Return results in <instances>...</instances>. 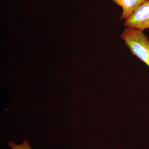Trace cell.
Instances as JSON below:
<instances>
[{
  "label": "cell",
  "instance_id": "cell-4",
  "mask_svg": "<svg viewBox=\"0 0 149 149\" xmlns=\"http://www.w3.org/2000/svg\"><path fill=\"white\" fill-rule=\"evenodd\" d=\"M7 144L13 149H32L29 146V141L27 139L24 140L23 143L20 145H17L13 141L8 142Z\"/></svg>",
  "mask_w": 149,
  "mask_h": 149
},
{
  "label": "cell",
  "instance_id": "cell-3",
  "mask_svg": "<svg viewBox=\"0 0 149 149\" xmlns=\"http://www.w3.org/2000/svg\"><path fill=\"white\" fill-rule=\"evenodd\" d=\"M117 6L122 7L121 20L125 19L135 11L136 9L146 0H112Z\"/></svg>",
  "mask_w": 149,
  "mask_h": 149
},
{
  "label": "cell",
  "instance_id": "cell-1",
  "mask_svg": "<svg viewBox=\"0 0 149 149\" xmlns=\"http://www.w3.org/2000/svg\"><path fill=\"white\" fill-rule=\"evenodd\" d=\"M120 37L132 54L149 67V40L143 31L125 27Z\"/></svg>",
  "mask_w": 149,
  "mask_h": 149
},
{
  "label": "cell",
  "instance_id": "cell-2",
  "mask_svg": "<svg viewBox=\"0 0 149 149\" xmlns=\"http://www.w3.org/2000/svg\"><path fill=\"white\" fill-rule=\"evenodd\" d=\"M124 25L126 27L142 31L149 29V0L144 2L126 18Z\"/></svg>",
  "mask_w": 149,
  "mask_h": 149
}]
</instances>
